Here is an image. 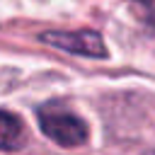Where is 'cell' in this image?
<instances>
[{
	"label": "cell",
	"mask_w": 155,
	"mask_h": 155,
	"mask_svg": "<svg viewBox=\"0 0 155 155\" xmlns=\"http://www.w3.org/2000/svg\"><path fill=\"white\" fill-rule=\"evenodd\" d=\"M39 41H44L51 48H58L63 53L80 56V58H94V61L109 58V48H107L102 34L94 29H78V31L48 29V31L39 34Z\"/></svg>",
	"instance_id": "cell-2"
},
{
	"label": "cell",
	"mask_w": 155,
	"mask_h": 155,
	"mask_svg": "<svg viewBox=\"0 0 155 155\" xmlns=\"http://www.w3.org/2000/svg\"><path fill=\"white\" fill-rule=\"evenodd\" d=\"M36 121L41 133L61 148H80L90 138V128L82 116L61 102H44L36 107Z\"/></svg>",
	"instance_id": "cell-1"
},
{
	"label": "cell",
	"mask_w": 155,
	"mask_h": 155,
	"mask_svg": "<svg viewBox=\"0 0 155 155\" xmlns=\"http://www.w3.org/2000/svg\"><path fill=\"white\" fill-rule=\"evenodd\" d=\"M27 126L22 121L19 114L0 109V150L2 153H12V150H22L27 145Z\"/></svg>",
	"instance_id": "cell-3"
},
{
	"label": "cell",
	"mask_w": 155,
	"mask_h": 155,
	"mask_svg": "<svg viewBox=\"0 0 155 155\" xmlns=\"http://www.w3.org/2000/svg\"><path fill=\"white\" fill-rule=\"evenodd\" d=\"M143 155H155V148H150V150H145Z\"/></svg>",
	"instance_id": "cell-4"
}]
</instances>
